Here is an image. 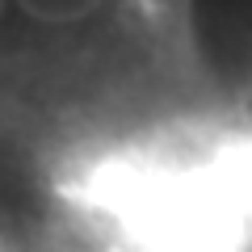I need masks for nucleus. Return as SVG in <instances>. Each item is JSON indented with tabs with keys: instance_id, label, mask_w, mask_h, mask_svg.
<instances>
[{
	"instance_id": "obj_2",
	"label": "nucleus",
	"mask_w": 252,
	"mask_h": 252,
	"mask_svg": "<svg viewBox=\"0 0 252 252\" xmlns=\"http://www.w3.org/2000/svg\"><path fill=\"white\" fill-rule=\"evenodd\" d=\"M9 4H13V0H0V21L9 17Z\"/></svg>"
},
{
	"instance_id": "obj_1",
	"label": "nucleus",
	"mask_w": 252,
	"mask_h": 252,
	"mask_svg": "<svg viewBox=\"0 0 252 252\" xmlns=\"http://www.w3.org/2000/svg\"><path fill=\"white\" fill-rule=\"evenodd\" d=\"M13 4H17L30 21H38V26L63 30V26H80V21L97 17L109 0H13Z\"/></svg>"
}]
</instances>
